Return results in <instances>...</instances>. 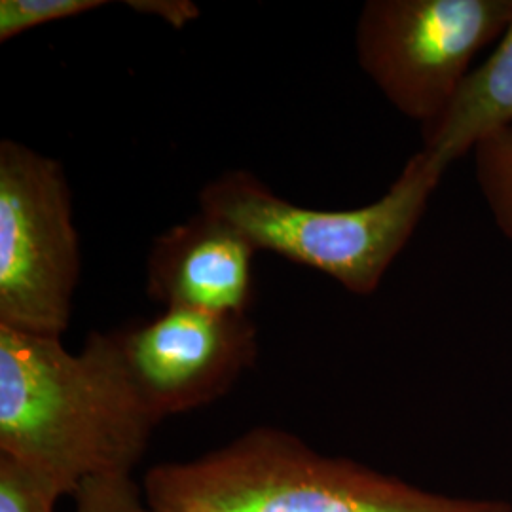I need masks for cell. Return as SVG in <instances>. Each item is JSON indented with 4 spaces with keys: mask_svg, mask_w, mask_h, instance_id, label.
I'll list each match as a JSON object with an SVG mask.
<instances>
[{
    "mask_svg": "<svg viewBox=\"0 0 512 512\" xmlns=\"http://www.w3.org/2000/svg\"><path fill=\"white\" fill-rule=\"evenodd\" d=\"M156 425L112 332L73 353L61 338L0 327V456L74 495L86 480L131 476Z\"/></svg>",
    "mask_w": 512,
    "mask_h": 512,
    "instance_id": "obj_1",
    "label": "cell"
},
{
    "mask_svg": "<svg viewBox=\"0 0 512 512\" xmlns=\"http://www.w3.org/2000/svg\"><path fill=\"white\" fill-rule=\"evenodd\" d=\"M143 495L154 512H512L503 499L427 492L323 456L275 427L251 429L202 458L154 465Z\"/></svg>",
    "mask_w": 512,
    "mask_h": 512,
    "instance_id": "obj_2",
    "label": "cell"
},
{
    "mask_svg": "<svg viewBox=\"0 0 512 512\" xmlns=\"http://www.w3.org/2000/svg\"><path fill=\"white\" fill-rule=\"evenodd\" d=\"M444 167L416 152L374 203L313 209L277 196L251 171L234 169L200 192V211L230 222L258 247L329 275L346 291H378L427 211Z\"/></svg>",
    "mask_w": 512,
    "mask_h": 512,
    "instance_id": "obj_3",
    "label": "cell"
},
{
    "mask_svg": "<svg viewBox=\"0 0 512 512\" xmlns=\"http://www.w3.org/2000/svg\"><path fill=\"white\" fill-rule=\"evenodd\" d=\"M82 270L63 165L0 141V327L61 338Z\"/></svg>",
    "mask_w": 512,
    "mask_h": 512,
    "instance_id": "obj_4",
    "label": "cell"
},
{
    "mask_svg": "<svg viewBox=\"0 0 512 512\" xmlns=\"http://www.w3.org/2000/svg\"><path fill=\"white\" fill-rule=\"evenodd\" d=\"M511 19L512 0H368L355 27V54L385 99L423 129Z\"/></svg>",
    "mask_w": 512,
    "mask_h": 512,
    "instance_id": "obj_5",
    "label": "cell"
},
{
    "mask_svg": "<svg viewBox=\"0 0 512 512\" xmlns=\"http://www.w3.org/2000/svg\"><path fill=\"white\" fill-rule=\"evenodd\" d=\"M112 336L129 382L158 423L215 403L258 357L249 313L165 308Z\"/></svg>",
    "mask_w": 512,
    "mask_h": 512,
    "instance_id": "obj_6",
    "label": "cell"
},
{
    "mask_svg": "<svg viewBox=\"0 0 512 512\" xmlns=\"http://www.w3.org/2000/svg\"><path fill=\"white\" fill-rule=\"evenodd\" d=\"M260 251L230 222L198 211L152 241L147 294L164 308L247 315Z\"/></svg>",
    "mask_w": 512,
    "mask_h": 512,
    "instance_id": "obj_7",
    "label": "cell"
},
{
    "mask_svg": "<svg viewBox=\"0 0 512 512\" xmlns=\"http://www.w3.org/2000/svg\"><path fill=\"white\" fill-rule=\"evenodd\" d=\"M507 128H512V19L494 54L467 74L446 110L421 129V150L448 169L478 141Z\"/></svg>",
    "mask_w": 512,
    "mask_h": 512,
    "instance_id": "obj_8",
    "label": "cell"
},
{
    "mask_svg": "<svg viewBox=\"0 0 512 512\" xmlns=\"http://www.w3.org/2000/svg\"><path fill=\"white\" fill-rule=\"evenodd\" d=\"M475 179L497 230L512 241V128L478 141Z\"/></svg>",
    "mask_w": 512,
    "mask_h": 512,
    "instance_id": "obj_9",
    "label": "cell"
},
{
    "mask_svg": "<svg viewBox=\"0 0 512 512\" xmlns=\"http://www.w3.org/2000/svg\"><path fill=\"white\" fill-rule=\"evenodd\" d=\"M63 495L50 478L0 456V512H55Z\"/></svg>",
    "mask_w": 512,
    "mask_h": 512,
    "instance_id": "obj_10",
    "label": "cell"
},
{
    "mask_svg": "<svg viewBox=\"0 0 512 512\" xmlns=\"http://www.w3.org/2000/svg\"><path fill=\"white\" fill-rule=\"evenodd\" d=\"M107 4L105 0H0V42L48 23L90 14Z\"/></svg>",
    "mask_w": 512,
    "mask_h": 512,
    "instance_id": "obj_11",
    "label": "cell"
},
{
    "mask_svg": "<svg viewBox=\"0 0 512 512\" xmlns=\"http://www.w3.org/2000/svg\"><path fill=\"white\" fill-rule=\"evenodd\" d=\"M73 497L74 512H154L131 476L86 480Z\"/></svg>",
    "mask_w": 512,
    "mask_h": 512,
    "instance_id": "obj_12",
    "label": "cell"
},
{
    "mask_svg": "<svg viewBox=\"0 0 512 512\" xmlns=\"http://www.w3.org/2000/svg\"><path fill=\"white\" fill-rule=\"evenodd\" d=\"M126 4L133 12L160 18L175 29H183L200 16L198 4L190 0H129Z\"/></svg>",
    "mask_w": 512,
    "mask_h": 512,
    "instance_id": "obj_13",
    "label": "cell"
}]
</instances>
